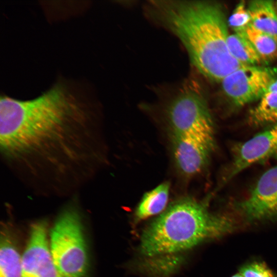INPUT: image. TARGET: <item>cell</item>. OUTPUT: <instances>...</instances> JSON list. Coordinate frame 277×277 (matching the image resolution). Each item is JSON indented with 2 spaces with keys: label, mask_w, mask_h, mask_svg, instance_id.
<instances>
[{
  "label": "cell",
  "mask_w": 277,
  "mask_h": 277,
  "mask_svg": "<svg viewBox=\"0 0 277 277\" xmlns=\"http://www.w3.org/2000/svg\"><path fill=\"white\" fill-rule=\"evenodd\" d=\"M160 20L180 39L199 71L221 82L245 65L227 46L228 21L222 6L204 1L169 2L155 4Z\"/></svg>",
  "instance_id": "obj_2"
},
{
  "label": "cell",
  "mask_w": 277,
  "mask_h": 277,
  "mask_svg": "<svg viewBox=\"0 0 277 277\" xmlns=\"http://www.w3.org/2000/svg\"><path fill=\"white\" fill-rule=\"evenodd\" d=\"M251 42L262 61L277 57V38L262 32L251 25L241 33Z\"/></svg>",
  "instance_id": "obj_16"
},
{
  "label": "cell",
  "mask_w": 277,
  "mask_h": 277,
  "mask_svg": "<svg viewBox=\"0 0 277 277\" xmlns=\"http://www.w3.org/2000/svg\"><path fill=\"white\" fill-rule=\"evenodd\" d=\"M251 25L255 29L277 38V14L272 1L254 0L247 6Z\"/></svg>",
  "instance_id": "obj_11"
},
{
  "label": "cell",
  "mask_w": 277,
  "mask_h": 277,
  "mask_svg": "<svg viewBox=\"0 0 277 277\" xmlns=\"http://www.w3.org/2000/svg\"><path fill=\"white\" fill-rule=\"evenodd\" d=\"M250 123L255 126L277 123V92L267 91L249 114Z\"/></svg>",
  "instance_id": "obj_15"
},
{
  "label": "cell",
  "mask_w": 277,
  "mask_h": 277,
  "mask_svg": "<svg viewBox=\"0 0 277 277\" xmlns=\"http://www.w3.org/2000/svg\"><path fill=\"white\" fill-rule=\"evenodd\" d=\"M0 156L30 193H78L106 160L98 103L62 81L32 99L2 96Z\"/></svg>",
  "instance_id": "obj_1"
},
{
  "label": "cell",
  "mask_w": 277,
  "mask_h": 277,
  "mask_svg": "<svg viewBox=\"0 0 277 277\" xmlns=\"http://www.w3.org/2000/svg\"><path fill=\"white\" fill-rule=\"evenodd\" d=\"M169 189L170 185L166 182L146 192L136 208V220H144L162 212L168 202Z\"/></svg>",
  "instance_id": "obj_12"
},
{
  "label": "cell",
  "mask_w": 277,
  "mask_h": 277,
  "mask_svg": "<svg viewBox=\"0 0 277 277\" xmlns=\"http://www.w3.org/2000/svg\"><path fill=\"white\" fill-rule=\"evenodd\" d=\"M276 5H277V3H276Z\"/></svg>",
  "instance_id": "obj_21"
},
{
  "label": "cell",
  "mask_w": 277,
  "mask_h": 277,
  "mask_svg": "<svg viewBox=\"0 0 277 277\" xmlns=\"http://www.w3.org/2000/svg\"><path fill=\"white\" fill-rule=\"evenodd\" d=\"M232 277H243L240 273L234 275Z\"/></svg>",
  "instance_id": "obj_20"
},
{
  "label": "cell",
  "mask_w": 277,
  "mask_h": 277,
  "mask_svg": "<svg viewBox=\"0 0 277 277\" xmlns=\"http://www.w3.org/2000/svg\"><path fill=\"white\" fill-rule=\"evenodd\" d=\"M267 91L277 92V78L271 84Z\"/></svg>",
  "instance_id": "obj_19"
},
{
  "label": "cell",
  "mask_w": 277,
  "mask_h": 277,
  "mask_svg": "<svg viewBox=\"0 0 277 277\" xmlns=\"http://www.w3.org/2000/svg\"><path fill=\"white\" fill-rule=\"evenodd\" d=\"M228 26L236 33H242L251 25V18L244 1L239 3L228 19Z\"/></svg>",
  "instance_id": "obj_17"
},
{
  "label": "cell",
  "mask_w": 277,
  "mask_h": 277,
  "mask_svg": "<svg viewBox=\"0 0 277 277\" xmlns=\"http://www.w3.org/2000/svg\"><path fill=\"white\" fill-rule=\"evenodd\" d=\"M227 46L232 56L245 66H258L262 61L251 42L244 35H229Z\"/></svg>",
  "instance_id": "obj_14"
},
{
  "label": "cell",
  "mask_w": 277,
  "mask_h": 277,
  "mask_svg": "<svg viewBox=\"0 0 277 277\" xmlns=\"http://www.w3.org/2000/svg\"><path fill=\"white\" fill-rule=\"evenodd\" d=\"M276 70L258 66H244L221 82L226 95L237 106L259 101L276 79Z\"/></svg>",
  "instance_id": "obj_6"
},
{
  "label": "cell",
  "mask_w": 277,
  "mask_h": 277,
  "mask_svg": "<svg viewBox=\"0 0 277 277\" xmlns=\"http://www.w3.org/2000/svg\"><path fill=\"white\" fill-rule=\"evenodd\" d=\"M22 261L10 239L2 233L0 248V277H21Z\"/></svg>",
  "instance_id": "obj_13"
},
{
  "label": "cell",
  "mask_w": 277,
  "mask_h": 277,
  "mask_svg": "<svg viewBox=\"0 0 277 277\" xmlns=\"http://www.w3.org/2000/svg\"><path fill=\"white\" fill-rule=\"evenodd\" d=\"M240 273L243 277H275L265 264L253 262L241 268Z\"/></svg>",
  "instance_id": "obj_18"
},
{
  "label": "cell",
  "mask_w": 277,
  "mask_h": 277,
  "mask_svg": "<svg viewBox=\"0 0 277 277\" xmlns=\"http://www.w3.org/2000/svg\"><path fill=\"white\" fill-rule=\"evenodd\" d=\"M172 133L196 138L214 147V126L207 104L193 82L179 89L166 109Z\"/></svg>",
  "instance_id": "obj_5"
},
{
  "label": "cell",
  "mask_w": 277,
  "mask_h": 277,
  "mask_svg": "<svg viewBox=\"0 0 277 277\" xmlns=\"http://www.w3.org/2000/svg\"><path fill=\"white\" fill-rule=\"evenodd\" d=\"M275 157H277V123L236 148L226 181L255 163Z\"/></svg>",
  "instance_id": "obj_8"
},
{
  "label": "cell",
  "mask_w": 277,
  "mask_h": 277,
  "mask_svg": "<svg viewBox=\"0 0 277 277\" xmlns=\"http://www.w3.org/2000/svg\"><path fill=\"white\" fill-rule=\"evenodd\" d=\"M239 207L251 220L277 216V165L260 176L248 197Z\"/></svg>",
  "instance_id": "obj_9"
},
{
  "label": "cell",
  "mask_w": 277,
  "mask_h": 277,
  "mask_svg": "<svg viewBox=\"0 0 277 277\" xmlns=\"http://www.w3.org/2000/svg\"><path fill=\"white\" fill-rule=\"evenodd\" d=\"M81 216L73 205L65 208L50 233L49 247L63 277H85L89 258Z\"/></svg>",
  "instance_id": "obj_4"
},
{
  "label": "cell",
  "mask_w": 277,
  "mask_h": 277,
  "mask_svg": "<svg viewBox=\"0 0 277 277\" xmlns=\"http://www.w3.org/2000/svg\"><path fill=\"white\" fill-rule=\"evenodd\" d=\"M47 224L40 221L30 228L22 255L21 277H63L53 260L47 239Z\"/></svg>",
  "instance_id": "obj_7"
},
{
  "label": "cell",
  "mask_w": 277,
  "mask_h": 277,
  "mask_svg": "<svg viewBox=\"0 0 277 277\" xmlns=\"http://www.w3.org/2000/svg\"><path fill=\"white\" fill-rule=\"evenodd\" d=\"M173 158L180 172L186 176L196 174L204 168L213 147L196 138L172 133Z\"/></svg>",
  "instance_id": "obj_10"
},
{
  "label": "cell",
  "mask_w": 277,
  "mask_h": 277,
  "mask_svg": "<svg viewBox=\"0 0 277 277\" xmlns=\"http://www.w3.org/2000/svg\"><path fill=\"white\" fill-rule=\"evenodd\" d=\"M233 226L230 218L211 213L205 204L183 198L171 204L144 231L141 251L147 256L181 252L228 233Z\"/></svg>",
  "instance_id": "obj_3"
}]
</instances>
